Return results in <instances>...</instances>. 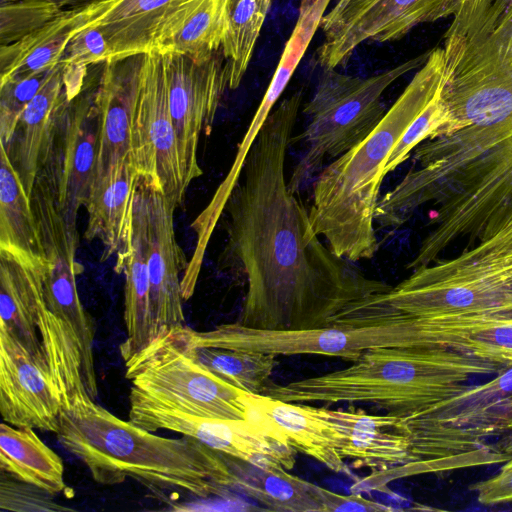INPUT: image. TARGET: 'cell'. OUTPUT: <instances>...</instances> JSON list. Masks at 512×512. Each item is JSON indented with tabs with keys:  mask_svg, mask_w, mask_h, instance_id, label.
<instances>
[{
	"mask_svg": "<svg viewBox=\"0 0 512 512\" xmlns=\"http://www.w3.org/2000/svg\"><path fill=\"white\" fill-rule=\"evenodd\" d=\"M301 100L297 91L270 113L223 210L227 241L218 266L246 281L236 322L248 328L327 327L353 302L391 288L324 246L288 189L286 152Z\"/></svg>",
	"mask_w": 512,
	"mask_h": 512,
	"instance_id": "cell-1",
	"label": "cell"
},
{
	"mask_svg": "<svg viewBox=\"0 0 512 512\" xmlns=\"http://www.w3.org/2000/svg\"><path fill=\"white\" fill-rule=\"evenodd\" d=\"M55 434L88 468L93 480L103 485L131 477L202 498L229 488L230 471L223 453L188 436L155 435L90 398L77 397L63 407Z\"/></svg>",
	"mask_w": 512,
	"mask_h": 512,
	"instance_id": "cell-2",
	"label": "cell"
},
{
	"mask_svg": "<svg viewBox=\"0 0 512 512\" xmlns=\"http://www.w3.org/2000/svg\"><path fill=\"white\" fill-rule=\"evenodd\" d=\"M444 51L432 49L412 80L370 134L339 156L314 183L309 217L336 255L352 262L374 257L379 243L374 215L394 147L431 98L445 85Z\"/></svg>",
	"mask_w": 512,
	"mask_h": 512,
	"instance_id": "cell-3",
	"label": "cell"
},
{
	"mask_svg": "<svg viewBox=\"0 0 512 512\" xmlns=\"http://www.w3.org/2000/svg\"><path fill=\"white\" fill-rule=\"evenodd\" d=\"M505 366L455 351L379 347L342 369L287 384H269L265 395L287 402L368 404L408 416L463 391L474 375Z\"/></svg>",
	"mask_w": 512,
	"mask_h": 512,
	"instance_id": "cell-4",
	"label": "cell"
},
{
	"mask_svg": "<svg viewBox=\"0 0 512 512\" xmlns=\"http://www.w3.org/2000/svg\"><path fill=\"white\" fill-rule=\"evenodd\" d=\"M430 51L367 78L324 68L303 110L310 121L293 139L303 140L306 149L287 181L288 189L297 194L327 158L339 157L364 140L386 113L384 91L407 72L421 67Z\"/></svg>",
	"mask_w": 512,
	"mask_h": 512,
	"instance_id": "cell-5",
	"label": "cell"
},
{
	"mask_svg": "<svg viewBox=\"0 0 512 512\" xmlns=\"http://www.w3.org/2000/svg\"><path fill=\"white\" fill-rule=\"evenodd\" d=\"M124 363L131 387L166 405L202 417H251L249 392L197 360L185 324L162 331Z\"/></svg>",
	"mask_w": 512,
	"mask_h": 512,
	"instance_id": "cell-6",
	"label": "cell"
},
{
	"mask_svg": "<svg viewBox=\"0 0 512 512\" xmlns=\"http://www.w3.org/2000/svg\"><path fill=\"white\" fill-rule=\"evenodd\" d=\"M129 405V421L148 431H174L220 453L264 468L291 470L295 465L297 451L259 418L232 420L196 416L133 387Z\"/></svg>",
	"mask_w": 512,
	"mask_h": 512,
	"instance_id": "cell-7",
	"label": "cell"
},
{
	"mask_svg": "<svg viewBox=\"0 0 512 512\" xmlns=\"http://www.w3.org/2000/svg\"><path fill=\"white\" fill-rule=\"evenodd\" d=\"M131 159L140 176L151 180L177 208L185 185L171 120L162 55H142L131 131Z\"/></svg>",
	"mask_w": 512,
	"mask_h": 512,
	"instance_id": "cell-8",
	"label": "cell"
},
{
	"mask_svg": "<svg viewBox=\"0 0 512 512\" xmlns=\"http://www.w3.org/2000/svg\"><path fill=\"white\" fill-rule=\"evenodd\" d=\"M161 54V53H160ZM168 101L179 165L185 185L202 175L198 145L211 127L229 77L222 49L204 62L177 53H163Z\"/></svg>",
	"mask_w": 512,
	"mask_h": 512,
	"instance_id": "cell-9",
	"label": "cell"
},
{
	"mask_svg": "<svg viewBox=\"0 0 512 512\" xmlns=\"http://www.w3.org/2000/svg\"><path fill=\"white\" fill-rule=\"evenodd\" d=\"M99 119L94 92L82 90L61 109L42 174L58 200L66 220L76 226L95 177Z\"/></svg>",
	"mask_w": 512,
	"mask_h": 512,
	"instance_id": "cell-10",
	"label": "cell"
},
{
	"mask_svg": "<svg viewBox=\"0 0 512 512\" xmlns=\"http://www.w3.org/2000/svg\"><path fill=\"white\" fill-rule=\"evenodd\" d=\"M133 208L141 219L146 240L155 338L166 329L185 324L180 272L185 269L186 259L174 231L176 208L151 180L140 175Z\"/></svg>",
	"mask_w": 512,
	"mask_h": 512,
	"instance_id": "cell-11",
	"label": "cell"
},
{
	"mask_svg": "<svg viewBox=\"0 0 512 512\" xmlns=\"http://www.w3.org/2000/svg\"><path fill=\"white\" fill-rule=\"evenodd\" d=\"M447 0H352L338 15L322 17L324 41L318 47L323 68L343 65L363 42L399 40L422 23L441 19Z\"/></svg>",
	"mask_w": 512,
	"mask_h": 512,
	"instance_id": "cell-12",
	"label": "cell"
},
{
	"mask_svg": "<svg viewBox=\"0 0 512 512\" xmlns=\"http://www.w3.org/2000/svg\"><path fill=\"white\" fill-rule=\"evenodd\" d=\"M63 403L49 375L0 329V413L4 422L56 433Z\"/></svg>",
	"mask_w": 512,
	"mask_h": 512,
	"instance_id": "cell-13",
	"label": "cell"
},
{
	"mask_svg": "<svg viewBox=\"0 0 512 512\" xmlns=\"http://www.w3.org/2000/svg\"><path fill=\"white\" fill-rule=\"evenodd\" d=\"M189 1L86 0L77 6V30L97 28L107 42L108 60L146 54L155 50L167 24Z\"/></svg>",
	"mask_w": 512,
	"mask_h": 512,
	"instance_id": "cell-14",
	"label": "cell"
},
{
	"mask_svg": "<svg viewBox=\"0 0 512 512\" xmlns=\"http://www.w3.org/2000/svg\"><path fill=\"white\" fill-rule=\"evenodd\" d=\"M142 55L102 63L94 92L99 119L95 177L114 163L131 158L132 120Z\"/></svg>",
	"mask_w": 512,
	"mask_h": 512,
	"instance_id": "cell-15",
	"label": "cell"
},
{
	"mask_svg": "<svg viewBox=\"0 0 512 512\" xmlns=\"http://www.w3.org/2000/svg\"><path fill=\"white\" fill-rule=\"evenodd\" d=\"M512 394V366L479 385H468L458 394L427 409L401 416L399 430L409 440L410 461L448 433L468 424L497 400Z\"/></svg>",
	"mask_w": 512,
	"mask_h": 512,
	"instance_id": "cell-16",
	"label": "cell"
},
{
	"mask_svg": "<svg viewBox=\"0 0 512 512\" xmlns=\"http://www.w3.org/2000/svg\"><path fill=\"white\" fill-rule=\"evenodd\" d=\"M68 101L64 65L59 62L25 107L8 144L0 143L29 196L48 156L59 113Z\"/></svg>",
	"mask_w": 512,
	"mask_h": 512,
	"instance_id": "cell-17",
	"label": "cell"
},
{
	"mask_svg": "<svg viewBox=\"0 0 512 512\" xmlns=\"http://www.w3.org/2000/svg\"><path fill=\"white\" fill-rule=\"evenodd\" d=\"M329 414L341 434L340 455L354 467L375 472L410 461L408 437L398 428L401 416L369 414L353 404L329 408Z\"/></svg>",
	"mask_w": 512,
	"mask_h": 512,
	"instance_id": "cell-18",
	"label": "cell"
},
{
	"mask_svg": "<svg viewBox=\"0 0 512 512\" xmlns=\"http://www.w3.org/2000/svg\"><path fill=\"white\" fill-rule=\"evenodd\" d=\"M251 414L279 433L296 451L317 460L328 469L346 472L335 440L327 407L287 402L265 394L249 393Z\"/></svg>",
	"mask_w": 512,
	"mask_h": 512,
	"instance_id": "cell-19",
	"label": "cell"
},
{
	"mask_svg": "<svg viewBox=\"0 0 512 512\" xmlns=\"http://www.w3.org/2000/svg\"><path fill=\"white\" fill-rule=\"evenodd\" d=\"M139 173L132 159L120 160L95 177L86 204L88 222L84 236L99 240L107 257L123 256L132 231L133 199Z\"/></svg>",
	"mask_w": 512,
	"mask_h": 512,
	"instance_id": "cell-20",
	"label": "cell"
},
{
	"mask_svg": "<svg viewBox=\"0 0 512 512\" xmlns=\"http://www.w3.org/2000/svg\"><path fill=\"white\" fill-rule=\"evenodd\" d=\"M42 269L0 249V329L10 333L49 375L35 325Z\"/></svg>",
	"mask_w": 512,
	"mask_h": 512,
	"instance_id": "cell-21",
	"label": "cell"
},
{
	"mask_svg": "<svg viewBox=\"0 0 512 512\" xmlns=\"http://www.w3.org/2000/svg\"><path fill=\"white\" fill-rule=\"evenodd\" d=\"M115 270L124 274V322L126 338L120 345L126 362L154 339L150 307L148 253L141 219L133 208L130 246L117 258Z\"/></svg>",
	"mask_w": 512,
	"mask_h": 512,
	"instance_id": "cell-22",
	"label": "cell"
},
{
	"mask_svg": "<svg viewBox=\"0 0 512 512\" xmlns=\"http://www.w3.org/2000/svg\"><path fill=\"white\" fill-rule=\"evenodd\" d=\"M230 471L229 488L260 502L268 510L323 512L319 487L288 470L264 468L223 454Z\"/></svg>",
	"mask_w": 512,
	"mask_h": 512,
	"instance_id": "cell-23",
	"label": "cell"
},
{
	"mask_svg": "<svg viewBox=\"0 0 512 512\" xmlns=\"http://www.w3.org/2000/svg\"><path fill=\"white\" fill-rule=\"evenodd\" d=\"M0 468L9 477L50 495L66 493L62 459L28 427L0 425Z\"/></svg>",
	"mask_w": 512,
	"mask_h": 512,
	"instance_id": "cell-24",
	"label": "cell"
},
{
	"mask_svg": "<svg viewBox=\"0 0 512 512\" xmlns=\"http://www.w3.org/2000/svg\"><path fill=\"white\" fill-rule=\"evenodd\" d=\"M0 249L39 268L46 264L30 196L1 144Z\"/></svg>",
	"mask_w": 512,
	"mask_h": 512,
	"instance_id": "cell-25",
	"label": "cell"
},
{
	"mask_svg": "<svg viewBox=\"0 0 512 512\" xmlns=\"http://www.w3.org/2000/svg\"><path fill=\"white\" fill-rule=\"evenodd\" d=\"M78 8L62 10L52 21L9 45H0V84L54 68L77 32Z\"/></svg>",
	"mask_w": 512,
	"mask_h": 512,
	"instance_id": "cell-26",
	"label": "cell"
},
{
	"mask_svg": "<svg viewBox=\"0 0 512 512\" xmlns=\"http://www.w3.org/2000/svg\"><path fill=\"white\" fill-rule=\"evenodd\" d=\"M224 33L225 0H190L167 24L154 51L204 62L221 50Z\"/></svg>",
	"mask_w": 512,
	"mask_h": 512,
	"instance_id": "cell-27",
	"label": "cell"
},
{
	"mask_svg": "<svg viewBox=\"0 0 512 512\" xmlns=\"http://www.w3.org/2000/svg\"><path fill=\"white\" fill-rule=\"evenodd\" d=\"M272 0H225V33L222 53L229 89L240 85Z\"/></svg>",
	"mask_w": 512,
	"mask_h": 512,
	"instance_id": "cell-28",
	"label": "cell"
},
{
	"mask_svg": "<svg viewBox=\"0 0 512 512\" xmlns=\"http://www.w3.org/2000/svg\"><path fill=\"white\" fill-rule=\"evenodd\" d=\"M192 347L197 360L210 371L252 394L264 393L276 365V355L271 353L193 345Z\"/></svg>",
	"mask_w": 512,
	"mask_h": 512,
	"instance_id": "cell-29",
	"label": "cell"
},
{
	"mask_svg": "<svg viewBox=\"0 0 512 512\" xmlns=\"http://www.w3.org/2000/svg\"><path fill=\"white\" fill-rule=\"evenodd\" d=\"M47 0L0 1V45L21 40L55 19L63 9Z\"/></svg>",
	"mask_w": 512,
	"mask_h": 512,
	"instance_id": "cell-30",
	"label": "cell"
},
{
	"mask_svg": "<svg viewBox=\"0 0 512 512\" xmlns=\"http://www.w3.org/2000/svg\"><path fill=\"white\" fill-rule=\"evenodd\" d=\"M444 87L431 98L402 135L386 162L384 175L394 171L411 156L420 143L433 138L447 125L449 112L444 100Z\"/></svg>",
	"mask_w": 512,
	"mask_h": 512,
	"instance_id": "cell-31",
	"label": "cell"
},
{
	"mask_svg": "<svg viewBox=\"0 0 512 512\" xmlns=\"http://www.w3.org/2000/svg\"><path fill=\"white\" fill-rule=\"evenodd\" d=\"M54 68L37 73L23 80L0 84L1 144H8L25 107L50 77Z\"/></svg>",
	"mask_w": 512,
	"mask_h": 512,
	"instance_id": "cell-32",
	"label": "cell"
},
{
	"mask_svg": "<svg viewBox=\"0 0 512 512\" xmlns=\"http://www.w3.org/2000/svg\"><path fill=\"white\" fill-rule=\"evenodd\" d=\"M108 45L102 33L94 27L77 30L68 42L60 63L68 66H89L108 60Z\"/></svg>",
	"mask_w": 512,
	"mask_h": 512,
	"instance_id": "cell-33",
	"label": "cell"
},
{
	"mask_svg": "<svg viewBox=\"0 0 512 512\" xmlns=\"http://www.w3.org/2000/svg\"><path fill=\"white\" fill-rule=\"evenodd\" d=\"M470 489L483 505L512 502V462H505L498 474L474 483Z\"/></svg>",
	"mask_w": 512,
	"mask_h": 512,
	"instance_id": "cell-34",
	"label": "cell"
},
{
	"mask_svg": "<svg viewBox=\"0 0 512 512\" xmlns=\"http://www.w3.org/2000/svg\"><path fill=\"white\" fill-rule=\"evenodd\" d=\"M319 495L322 502L323 512L334 511H364L382 512L393 511L394 508L382 503L366 499L360 493L350 495L339 494L326 488L319 487Z\"/></svg>",
	"mask_w": 512,
	"mask_h": 512,
	"instance_id": "cell-35",
	"label": "cell"
},
{
	"mask_svg": "<svg viewBox=\"0 0 512 512\" xmlns=\"http://www.w3.org/2000/svg\"><path fill=\"white\" fill-rule=\"evenodd\" d=\"M492 0H447L442 11L441 19L456 14L469 12Z\"/></svg>",
	"mask_w": 512,
	"mask_h": 512,
	"instance_id": "cell-36",
	"label": "cell"
},
{
	"mask_svg": "<svg viewBox=\"0 0 512 512\" xmlns=\"http://www.w3.org/2000/svg\"><path fill=\"white\" fill-rule=\"evenodd\" d=\"M352 0H337L333 8L325 15L326 18H331L338 15Z\"/></svg>",
	"mask_w": 512,
	"mask_h": 512,
	"instance_id": "cell-37",
	"label": "cell"
},
{
	"mask_svg": "<svg viewBox=\"0 0 512 512\" xmlns=\"http://www.w3.org/2000/svg\"><path fill=\"white\" fill-rule=\"evenodd\" d=\"M503 452L507 454L510 459L508 461L512 462V432L511 435L508 437V440L506 441L505 445L502 447Z\"/></svg>",
	"mask_w": 512,
	"mask_h": 512,
	"instance_id": "cell-38",
	"label": "cell"
},
{
	"mask_svg": "<svg viewBox=\"0 0 512 512\" xmlns=\"http://www.w3.org/2000/svg\"><path fill=\"white\" fill-rule=\"evenodd\" d=\"M0 1H7V0H0ZM47 1L54 2L57 5H59L60 7H63L66 4H70V3H73V2H80V1L83 3L86 0H47Z\"/></svg>",
	"mask_w": 512,
	"mask_h": 512,
	"instance_id": "cell-39",
	"label": "cell"
}]
</instances>
